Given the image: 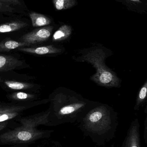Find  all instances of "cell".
Here are the masks:
<instances>
[{"instance_id": "obj_8", "label": "cell", "mask_w": 147, "mask_h": 147, "mask_svg": "<svg viewBox=\"0 0 147 147\" xmlns=\"http://www.w3.org/2000/svg\"><path fill=\"white\" fill-rule=\"evenodd\" d=\"M22 65V61L13 56L0 55V72L16 69Z\"/></svg>"}, {"instance_id": "obj_4", "label": "cell", "mask_w": 147, "mask_h": 147, "mask_svg": "<svg viewBox=\"0 0 147 147\" xmlns=\"http://www.w3.org/2000/svg\"><path fill=\"white\" fill-rule=\"evenodd\" d=\"M80 56L73 57L72 59L77 62H86L96 69V72L90 79L95 83L106 88L121 86V80L116 73L106 64V59L113 54L110 49L101 45L80 50Z\"/></svg>"}, {"instance_id": "obj_20", "label": "cell", "mask_w": 147, "mask_h": 147, "mask_svg": "<svg viewBox=\"0 0 147 147\" xmlns=\"http://www.w3.org/2000/svg\"><path fill=\"white\" fill-rule=\"evenodd\" d=\"M14 9L9 5L5 4L0 2V13L13 12Z\"/></svg>"}, {"instance_id": "obj_11", "label": "cell", "mask_w": 147, "mask_h": 147, "mask_svg": "<svg viewBox=\"0 0 147 147\" xmlns=\"http://www.w3.org/2000/svg\"><path fill=\"white\" fill-rule=\"evenodd\" d=\"M32 25L34 27L48 26L51 23V20L46 16L36 12H32L29 15Z\"/></svg>"}, {"instance_id": "obj_23", "label": "cell", "mask_w": 147, "mask_h": 147, "mask_svg": "<svg viewBox=\"0 0 147 147\" xmlns=\"http://www.w3.org/2000/svg\"><path fill=\"white\" fill-rule=\"evenodd\" d=\"M144 138L145 143L147 144V117L144 122Z\"/></svg>"}, {"instance_id": "obj_6", "label": "cell", "mask_w": 147, "mask_h": 147, "mask_svg": "<svg viewBox=\"0 0 147 147\" xmlns=\"http://www.w3.org/2000/svg\"><path fill=\"white\" fill-rule=\"evenodd\" d=\"M121 147H141L140 125L138 118L131 122Z\"/></svg>"}, {"instance_id": "obj_13", "label": "cell", "mask_w": 147, "mask_h": 147, "mask_svg": "<svg viewBox=\"0 0 147 147\" xmlns=\"http://www.w3.org/2000/svg\"><path fill=\"white\" fill-rule=\"evenodd\" d=\"M28 24L24 22L16 21L0 25V33L10 32L18 31L28 26Z\"/></svg>"}, {"instance_id": "obj_19", "label": "cell", "mask_w": 147, "mask_h": 147, "mask_svg": "<svg viewBox=\"0 0 147 147\" xmlns=\"http://www.w3.org/2000/svg\"><path fill=\"white\" fill-rule=\"evenodd\" d=\"M21 113V112H12L0 114V123L11 121L19 116Z\"/></svg>"}, {"instance_id": "obj_18", "label": "cell", "mask_w": 147, "mask_h": 147, "mask_svg": "<svg viewBox=\"0 0 147 147\" xmlns=\"http://www.w3.org/2000/svg\"><path fill=\"white\" fill-rule=\"evenodd\" d=\"M9 98L15 101H28L35 98L36 95L22 92H17L9 95Z\"/></svg>"}, {"instance_id": "obj_25", "label": "cell", "mask_w": 147, "mask_h": 147, "mask_svg": "<svg viewBox=\"0 0 147 147\" xmlns=\"http://www.w3.org/2000/svg\"><path fill=\"white\" fill-rule=\"evenodd\" d=\"M58 147V146H54V147Z\"/></svg>"}, {"instance_id": "obj_21", "label": "cell", "mask_w": 147, "mask_h": 147, "mask_svg": "<svg viewBox=\"0 0 147 147\" xmlns=\"http://www.w3.org/2000/svg\"><path fill=\"white\" fill-rule=\"evenodd\" d=\"M10 123L9 121L0 123V133H1L9 129L14 128V127H11L10 125Z\"/></svg>"}, {"instance_id": "obj_12", "label": "cell", "mask_w": 147, "mask_h": 147, "mask_svg": "<svg viewBox=\"0 0 147 147\" xmlns=\"http://www.w3.org/2000/svg\"><path fill=\"white\" fill-rule=\"evenodd\" d=\"M31 46L29 44L21 41L5 40L0 41V52H8L15 49Z\"/></svg>"}, {"instance_id": "obj_3", "label": "cell", "mask_w": 147, "mask_h": 147, "mask_svg": "<svg viewBox=\"0 0 147 147\" xmlns=\"http://www.w3.org/2000/svg\"><path fill=\"white\" fill-rule=\"evenodd\" d=\"M48 110L35 115L17 119L19 125L0 133V146L33 144L43 139H49L52 129H38L40 125L47 126Z\"/></svg>"}, {"instance_id": "obj_10", "label": "cell", "mask_w": 147, "mask_h": 147, "mask_svg": "<svg viewBox=\"0 0 147 147\" xmlns=\"http://www.w3.org/2000/svg\"><path fill=\"white\" fill-rule=\"evenodd\" d=\"M72 28L69 25H62L54 34L52 40L54 42H60L67 39L72 34Z\"/></svg>"}, {"instance_id": "obj_1", "label": "cell", "mask_w": 147, "mask_h": 147, "mask_svg": "<svg viewBox=\"0 0 147 147\" xmlns=\"http://www.w3.org/2000/svg\"><path fill=\"white\" fill-rule=\"evenodd\" d=\"M48 127L66 123H78L98 103L87 99L66 87L56 89L50 97Z\"/></svg>"}, {"instance_id": "obj_17", "label": "cell", "mask_w": 147, "mask_h": 147, "mask_svg": "<svg viewBox=\"0 0 147 147\" xmlns=\"http://www.w3.org/2000/svg\"><path fill=\"white\" fill-rule=\"evenodd\" d=\"M147 81L144 83L140 90L137 97H136V103L134 109L135 111L139 110L140 107L146 101L147 97Z\"/></svg>"}, {"instance_id": "obj_26", "label": "cell", "mask_w": 147, "mask_h": 147, "mask_svg": "<svg viewBox=\"0 0 147 147\" xmlns=\"http://www.w3.org/2000/svg\"><path fill=\"white\" fill-rule=\"evenodd\" d=\"M41 147V146H39V147Z\"/></svg>"}, {"instance_id": "obj_24", "label": "cell", "mask_w": 147, "mask_h": 147, "mask_svg": "<svg viewBox=\"0 0 147 147\" xmlns=\"http://www.w3.org/2000/svg\"><path fill=\"white\" fill-rule=\"evenodd\" d=\"M9 147H29L28 145L26 144H19V145H12Z\"/></svg>"}, {"instance_id": "obj_9", "label": "cell", "mask_w": 147, "mask_h": 147, "mask_svg": "<svg viewBox=\"0 0 147 147\" xmlns=\"http://www.w3.org/2000/svg\"><path fill=\"white\" fill-rule=\"evenodd\" d=\"M122 3L129 10L138 13H146L147 0H115Z\"/></svg>"}, {"instance_id": "obj_2", "label": "cell", "mask_w": 147, "mask_h": 147, "mask_svg": "<svg viewBox=\"0 0 147 147\" xmlns=\"http://www.w3.org/2000/svg\"><path fill=\"white\" fill-rule=\"evenodd\" d=\"M118 115L109 105L98 103L78 123L83 134L98 146H102L115 137Z\"/></svg>"}, {"instance_id": "obj_7", "label": "cell", "mask_w": 147, "mask_h": 147, "mask_svg": "<svg viewBox=\"0 0 147 147\" xmlns=\"http://www.w3.org/2000/svg\"><path fill=\"white\" fill-rule=\"evenodd\" d=\"M17 50L26 53L38 55L60 54L65 51L64 47H58L53 45L41 47L29 46L18 48Z\"/></svg>"}, {"instance_id": "obj_14", "label": "cell", "mask_w": 147, "mask_h": 147, "mask_svg": "<svg viewBox=\"0 0 147 147\" xmlns=\"http://www.w3.org/2000/svg\"><path fill=\"white\" fill-rule=\"evenodd\" d=\"M33 105L32 104H1L0 114L7 112H22Z\"/></svg>"}, {"instance_id": "obj_22", "label": "cell", "mask_w": 147, "mask_h": 147, "mask_svg": "<svg viewBox=\"0 0 147 147\" xmlns=\"http://www.w3.org/2000/svg\"><path fill=\"white\" fill-rule=\"evenodd\" d=\"M0 2L7 5H20L21 3L19 0H0Z\"/></svg>"}, {"instance_id": "obj_16", "label": "cell", "mask_w": 147, "mask_h": 147, "mask_svg": "<svg viewBox=\"0 0 147 147\" xmlns=\"http://www.w3.org/2000/svg\"><path fill=\"white\" fill-rule=\"evenodd\" d=\"M52 2L58 11L70 9L78 4L77 0H52Z\"/></svg>"}, {"instance_id": "obj_5", "label": "cell", "mask_w": 147, "mask_h": 147, "mask_svg": "<svg viewBox=\"0 0 147 147\" xmlns=\"http://www.w3.org/2000/svg\"><path fill=\"white\" fill-rule=\"evenodd\" d=\"M53 26H47L37 28L22 35L19 40L30 45L40 44L46 41L51 36L53 30Z\"/></svg>"}, {"instance_id": "obj_15", "label": "cell", "mask_w": 147, "mask_h": 147, "mask_svg": "<svg viewBox=\"0 0 147 147\" xmlns=\"http://www.w3.org/2000/svg\"><path fill=\"white\" fill-rule=\"evenodd\" d=\"M3 83L8 88L16 90H28L34 86V85L31 83L19 82L15 80H7L4 81Z\"/></svg>"}]
</instances>
